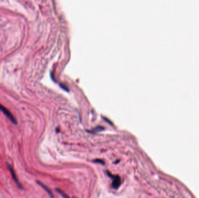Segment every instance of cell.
<instances>
[{
  "mask_svg": "<svg viewBox=\"0 0 199 198\" xmlns=\"http://www.w3.org/2000/svg\"><path fill=\"white\" fill-rule=\"evenodd\" d=\"M0 111L2 112L8 118V119L12 122V123L14 124H17L18 121H17L16 119L13 117L12 114L10 112L9 110H8L5 106H2L1 104H0Z\"/></svg>",
  "mask_w": 199,
  "mask_h": 198,
  "instance_id": "cell-1",
  "label": "cell"
},
{
  "mask_svg": "<svg viewBox=\"0 0 199 198\" xmlns=\"http://www.w3.org/2000/svg\"><path fill=\"white\" fill-rule=\"evenodd\" d=\"M7 167L8 168V170H9L10 173H11V176H12V177L13 180L15 181V183L17 184V185L18 186L19 188H20V189H23V187H22V185H21V184H20L19 181L18 177H17L16 174H15V172L14 171V170L13 169V168L12 167V166H11V165L9 164H8V163H7Z\"/></svg>",
  "mask_w": 199,
  "mask_h": 198,
  "instance_id": "cell-2",
  "label": "cell"
},
{
  "mask_svg": "<svg viewBox=\"0 0 199 198\" xmlns=\"http://www.w3.org/2000/svg\"><path fill=\"white\" fill-rule=\"evenodd\" d=\"M113 178V181H112V187L114 189H118L119 187V186L121 185V178L118 175H114V176H112Z\"/></svg>",
  "mask_w": 199,
  "mask_h": 198,
  "instance_id": "cell-3",
  "label": "cell"
},
{
  "mask_svg": "<svg viewBox=\"0 0 199 198\" xmlns=\"http://www.w3.org/2000/svg\"><path fill=\"white\" fill-rule=\"evenodd\" d=\"M37 183L39 184L40 185H41V187H42L43 188H44V189H45V190H46V191H47V192H48V194H49V195H50V197H51V198H54V195H53V194H52V192H51V191H50V189H48V188L47 187L46 185H44V184H43L42 183V182H40V181H37Z\"/></svg>",
  "mask_w": 199,
  "mask_h": 198,
  "instance_id": "cell-4",
  "label": "cell"
}]
</instances>
